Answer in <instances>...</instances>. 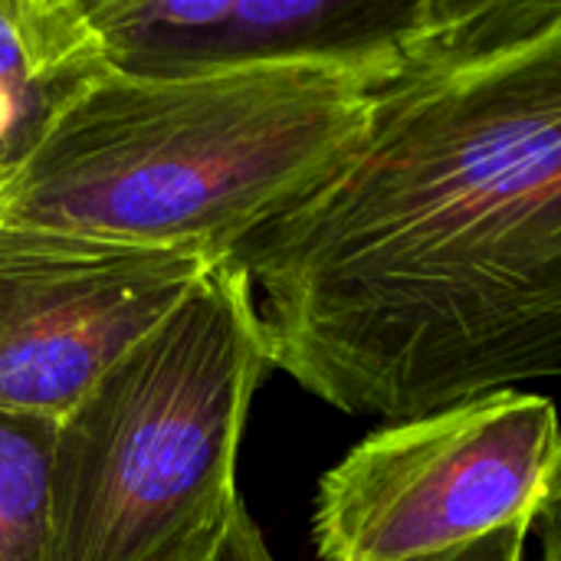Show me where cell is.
<instances>
[{
  "mask_svg": "<svg viewBox=\"0 0 561 561\" xmlns=\"http://www.w3.org/2000/svg\"><path fill=\"white\" fill-rule=\"evenodd\" d=\"M273 368L391 424L561 375V0H460L227 256Z\"/></svg>",
  "mask_w": 561,
  "mask_h": 561,
  "instance_id": "6da1fadb",
  "label": "cell"
},
{
  "mask_svg": "<svg viewBox=\"0 0 561 561\" xmlns=\"http://www.w3.org/2000/svg\"><path fill=\"white\" fill-rule=\"evenodd\" d=\"M385 79L332 62L112 69L0 181V224L220 263L339 164Z\"/></svg>",
  "mask_w": 561,
  "mask_h": 561,
  "instance_id": "7a4b0ae2",
  "label": "cell"
},
{
  "mask_svg": "<svg viewBox=\"0 0 561 561\" xmlns=\"http://www.w3.org/2000/svg\"><path fill=\"white\" fill-rule=\"evenodd\" d=\"M270 368L250 279L220 260L56 424L46 561H164L217 526Z\"/></svg>",
  "mask_w": 561,
  "mask_h": 561,
  "instance_id": "3957f363",
  "label": "cell"
},
{
  "mask_svg": "<svg viewBox=\"0 0 561 561\" xmlns=\"http://www.w3.org/2000/svg\"><path fill=\"white\" fill-rule=\"evenodd\" d=\"M561 477V421L539 394L496 391L388 424L319 483L322 561H417L536 519Z\"/></svg>",
  "mask_w": 561,
  "mask_h": 561,
  "instance_id": "277c9868",
  "label": "cell"
},
{
  "mask_svg": "<svg viewBox=\"0 0 561 561\" xmlns=\"http://www.w3.org/2000/svg\"><path fill=\"white\" fill-rule=\"evenodd\" d=\"M214 266L0 224V414L59 424Z\"/></svg>",
  "mask_w": 561,
  "mask_h": 561,
  "instance_id": "5b68a950",
  "label": "cell"
},
{
  "mask_svg": "<svg viewBox=\"0 0 561 561\" xmlns=\"http://www.w3.org/2000/svg\"><path fill=\"white\" fill-rule=\"evenodd\" d=\"M125 76L332 62L394 76L460 0H82Z\"/></svg>",
  "mask_w": 561,
  "mask_h": 561,
  "instance_id": "8992f818",
  "label": "cell"
},
{
  "mask_svg": "<svg viewBox=\"0 0 561 561\" xmlns=\"http://www.w3.org/2000/svg\"><path fill=\"white\" fill-rule=\"evenodd\" d=\"M108 72L82 0H0V181Z\"/></svg>",
  "mask_w": 561,
  "mask_h": 561,
  "instance_id": "52a82bcc",
  "label": "cell"
},
{
  "mask_svg": "<svg viewBox=\"0 0 561 561\" xmlns=\"http://www.w3.org/2000/svg\"><path fill=\"white\" fill-rule=\"evenodd\" d=\"M56 424L0 414V561H46Z\"/></svg>",
  "mask_w": 561,
  "mask_h": 561,
  "instance_id": "ba28073f",
  "label": "cell"
},
{
  "mask_svg": "<svg viewBox=\"0 0 561 561\" xmlns=\"http://www.w3.org/2000/svg\"><path fill=\"white\" fill-rule=\"evenodd\" d=\"M164 561H276L243 500L210 529L194 536Z\"/></svg>",
  "mask_w": 561,
  "mask_h": 561,
  "instance_id": "9c48e42d",
  "label": "cell"
},
{
  "mask_svg": "<svg viewBox=\"0 0 561 561\" xmlns=\"http://www.w3.org/2000/svg\"><path fill=\"white\" fill-rule=\"evenodd\" d=\"M529 533H533V519H523V523L503 526V529H496L477 542H467V546H457L450 552L427 556V559L417 561H523Z\"/></svg>",
  "mask_w": 561,
  "mask_h": 561,
  "instance_id": "30bf717a",
  "label": "cell"
},
{
  "mask_svg": "<svg viewBox=\"0 0 561 561\" xmlns=\"http://www.w3.org/2000/svg\"><path fill=\"white\" fill-rule=\"evenodd\" d=\"M533 529L539 533L542 561H561V477L552 483L546 503L539 506Z\"/></svg>",
  "mask_w": 561,
  "mask_h": 561,
  "instance_id": "8fae6325",
  "label": "cell"
}]
</instances>
